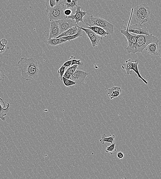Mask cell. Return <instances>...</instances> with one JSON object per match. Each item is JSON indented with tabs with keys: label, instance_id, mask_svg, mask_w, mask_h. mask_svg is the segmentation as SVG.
I'll use <instances>...</instances> for the list:
<instances>
[{
	"label": "cell",
	"instance_id": "obj_29",
	"mask_svg": "<svg viewBox=\"0 0 161 179\" xmlns=\"http://www.w3.org/2000/svg\"><path fill=\"white\" fill-rule=\"evenodd\" d=\"M74 65H78V66H80V67H83L84 64L83 62H81L80 60H77L73 59L72 60V63H71V66H72Z\"/></svg>",
	"mask_w": 161,
	"mask_h": 179
},
{
	"label": "cell",
	"instance_id": "obj_15",
	"mask_svg": "<svg viewBox=\"0 0 161 179\" xmlns=\"http://www.w3.org/2000/svg\"><path fill=\"white\" fill-rule=\"evenodd\" d=\"M80 27L78 25L71 27L70 29L66 30V31L61 33L56 38L75 35L77 32Z\"/></svg>",
	"mask_w": 161,
	"mask_h": 179
},
{
	"label": "cell",
	"instance_id": "obj_11",
	"mask_svg": "<svg viewBox=\"0 0 161 179\" xmlns=\"http://www.w3.org/2000/svg\"><path fill=\"white\" fill-rule=\"evenodd\" d=\"M60 35V30L57 21H52L51 23L50 32L48 39L56 38Z\"/></svg>",
	"mask_w": 161,
	"mask_h": 179
},
{
	"label": "cell",
	"instance_id": "obj_22",
	"mask_svg": "<svg viewBox=\"0 0 161 179\" xmlns=\"http://www.w3.org/2000/svg\"><path fill=\"white\" fill-rule=\"evenodd\" d=\"M45 4L47 7L45 10L46 12H47L50 8L55 7L57 5L55 0H46Z\"/></svg>",
	"mask_w": 161,
	"mask_h": 179
},
{
	"label": "cell",
	"instance_id": "obj_4",
	"mask_svg": "<svg viewBox=\"0 0 161 179\" xmlns=\"http://www.w3.org/2000/svg\"><path fill=\"white\" fill-rule=\"evenodd\" d=\"M158 38L153 34L137 35V52H142L147 46L152 43H159Z\"/></svg>",
	"mask_w": 161,
	"mask_h": 179
},
{
	"label": "cell",
	"instance_id": "obj_18",
	"mask_svg": "<svg viewBox=\"0 0 161 179\" xmlns=\"http://www.w3.org/2000/svg\"><path fill=\"white\" fill-rule=\"evenodd\" d=\"M115 138H116V136L114 135H111L110 134V135L109 137H107L106 135L104 134L103 135L99 141L102 144H104V143L106 142L110 143L112 144L114 143Z\"/></svg>",
	"mask_w": 161,
	"mask_h": 179
},
{
	"label": "cell",
	"instance_id": "obj_12",
	"mask_svg": "<svg viewBox=\"0 0 161 179\" xmlns=\"http://www.w3.org/2000/svg\"><path fill=\"white\" fill-rule=\"evenodd\" d=\"M5 104L3 100L0 98V119L2 121H5L6 120L5 117L8 112L10 104L9 103H7V106L6 108Z\"/></svg>",
	"mask_w": 161,
	"mask_h": 179
},
{
	"label": "cell",
	"instance_id": "obj_39",
	"mask_svg": "<svg viewBox=\"0 0 161 179\" xmlns=\"http://www.w3.org/2000/svg\"><path fill=\"white\" fill-rule=\"evenodd\" d=\"M60 1H61V0H60Z\"/></svg>",
	"mask_w": 161,
	"mask_h": 179
},
{
	"label": "cell",
	"instance_id": "obj_31",
	"mask_svg": "<svg viewBox=\"0 0 161 179\" xmlns=\"http://www.w3.org/2000/svg\"><path fill=\"white\" fill-rule=\"evenodd\" d=\"M71 63H72V60L70 59L64 63L63 66L65 67H68L71 66Z\"/></svg>",
	"mask_w": 161,
	"mask_h": 179
},
{
	"label": "cell",
	"instance_id": "obj_2",
	"mask_svg": "<svg viewBox=\"0 0 161 179\" xmlns=\"http://www.w3.org/2000/svg\"><path fill=\"white\" fill-rule=\"evenodd\" d=\"M133 8L131 9V15L129 20L128 24L126 29H123L121 30V33L123 34L126 38L127 40L128 45L126 48L127 52L129 53L135 54L137 53V35H132L128 32V28L131 22Z\"/></svg>",
	"mask_w": 161,
	"mask_h": 179
},
{
	"label": "cell",
	"instance_id": "obj_6",
	"mask_svg": "<svg viewBox=\"0 0 161 179\" xmlns=\"http://www.w3.org/2000/svg\"><path fill=\"white\" fill-rule=\"evenodd\" d=\"M146 24H135L129 25L128 32L133 34L140 35H149L150 33Z\"/></svg>",
	"mask_w": 161,
	"mask_h": 179
},
{
	"label": "cell",
	"instance_id": "obj_23",
	"mask_svg": "<svg viewBox=\"0 0 161 179\" xmlns=\"http://www.w3.org/2000/svg\"><path fill=\"white\" fill-rule=\"evenodd\" d=\"M62 81L65 86L68 88H70L71 86L76 84L75 82L70 80V79H66L64 77L63 78Z\"/></svg>",
	"mask_w": 161,
	"mask_h": 179
},
{
	"label": "cell",
	"instance_id": "obj_20",
	"mask_svg": "<svg viewBox=\"0 0 161 179\" xmlns=\"http://www.w3.org/2000/svg\"><path fill=\"white\" fill-rule=\"evenodd\" d=\"M89 39H90L92 46L94 47L98 45L100 41L103 39V37L98 35L96 34L89 38Z\"/></svg>",
	"mask_w": 161,
	"mask_h": 179
},
{
	"label": "cell",
	"instance_id": "obj_24",
	"mask_svg": "<svg viewBox=\"0 0 161 179\" xmlns=\"http://www.w3.org/2000/svg\"><path fill=\"white\" fill-rule=\"evenodd\" d=\"M116 146V143H114L113 144H112L109 146L107 147L105 150V151L107 153H109L110 154L112 155L113 154L114 152L116 151L117 150L115 148Z\"/></svg>",
	"mask_w": 161,
	"mask_h": 179
},
{
	"label": "cell",
	"instance_id": "obj_5",
	"mask_svg": "<svg viewBox=\"0 0 161 179\" xmlns=\"http://www.w3.org/2000/svg\"><path fill=\"white\" fill-rule=\"evenodd\" d=\"M64 7L63 4L57 5L48 10L47 12L50 21H58L66 19V16L64 14Z\"/></svg>",
	"mask_w": 161,
	"mask_h": 179
},
{
	"label": "cell",
	"instance_id": "obj_33",
	"mask_svg": "<svg viewBox=\"0 0 161 179\" xmlns=\"http://www.w3.org/2000/svg\"><path fill=\"white\" fill-rule=\"evenodd\" d=\"M71 76V75L70 73L66 71L64 73V74L63 77H64L66 79H70Z\"/></svg>",
	"mask_w": 161,
	"mask_h": 179
},
{
	"label": "cell",
	"instance_id": "obj_16",
	"mask_svg": "<svg viewBox=\"0 0 161 179\" xmlns=\"http://www.w3.org/2000/svg\"><path fill=\"white\" fill-rule=\"evenodd\" d=\"M87 28H89L98 35L102 37H106L107 35H109L108 32L102 28L97 26L92 27L87 26Z\"/></svg>",
	"mask_w": 161,
	"mask_h": 179
},
{
	"label": "cell",
	"instance_id": "obj_34",
	"mask_svg": "<svg viewBox=\"0 0 161 179\" xmlns=\"http://www.w3.org/2000/svg\"><path fill=\"white\" fill-rule=\"evenodd\" d=\"M0 43L4 46H6L8 43L7 41L5 39H2L0 41Z\"/></svg>",
	"mask_w": 161,
	"mask_h": 179
},
{
	"label": "cell",
	"instance_id": "obj_35",
	"mask_svg": "<svg viewBox=\"0 0 161 179\" xmlns=\"http://www.w3.org/2000/svg\"><path fill=\"white\" fill-rule=\"evenodd\" d=\"M117 157L119 160L121 159L124 157V155L122 152H120L117 153Z\"/></svg>",
	"mask_w": 161,
	"mask_h": 179
},
{
	"label": "cell",
	"instance_id": "obj_27",
	"mask_svg": "<svg viewBox=\"0 0 161 179\" xmlns=\"http://www.w3.org/2000/svg\"><path fill=\"white\" fill-rule=\"evenodd\" d=\"M78 65H74L69 67L66 70V71L68 72L71 75L75 73V72L77 70L78 68Z\"/></svg>",
	"mask_w": 161,
	"mask_h": 179
},
{
	"label": "cell",
	"instance_id": "obj_17",
	"mask_svg": "<svg viewBox=\"0 0 161 179\" xmlns=\"http://www.w3.org/2000/svg\"><path fill=\"white\" fill-rule=\"evenodd\" d=\"M67 41L62 39L61 37L58 38H53V39H48V43L52 46H56L62 44L67 42Z\"/></svg>",
	"mask_w": 161,
	"mask_h": 179
},
{
	"label": "cell",
	"instance_id": "obj_14",
	"mask_svg": "<svg viewBox=\"0 0 161 179\" xmlns=\"http://www.w3.org/2000/svg\"><path fill=\"white\" fill-rule=\"evenodd\" d=\"M108 90V94L110 99H113L119 96L122 93V89L118 86H113Z\"/></svg>",
	"mask_w": 161,
	"mask_h": 179
},
{
	"label": "cell",
	"instance_id": "obj_13",
	"mask_svg": "<svg viewBox=\"0 0 161 179\" xmlns=\"http://www.w3.org/2000/svg\"><path fill=\"white\" fill-rule=\"evenodd\" d=\"M139 61L137 59H136L134 60H133L131 66H130V70H133L134 72L136 73L137 75L136 78H137L141 79L145 84H148V82L143 78L140 75L139 69H138V65H139Z\"/></svg>",
	"mask_w": 161,
	"mask_h": 179
},
{
	"label": "cell",
	"instance_id": "obj_3",
	"mask_svg": "<svg viewBox=\"0 0 161 179\" xmlns=\"http://www.w3.org/2000/svg\"><path fill=\"white\" fill-rule=\"evenodd\" d=\"M150 13L149 7L145 3L135 7L133 11L135 19L140 24H143L149 21Z\"/></svg>",
	"mask_w": 161,
	"mask_h": 179
},
{
	"label": "cell",
	"instance_id": "obj_1",
	"mask_svg": "<svg viewBox=\"0 0 161 179\" xmlns=\"http://www.w3.org/2000/svg\"><path fill=\"white\" fill-rule=\"evenodd\" d=\"M39 62L35 58H22L17 66L20 69L22 78L24 80L29 81L38 78L39 73Z\"/></svg>",
	"mask_w": 161,
	"mask_h": 179
},
{
	"label": "cell",
	"instance_id": "obj_37",
	"mask_svg": "<svg viewBox=\"0 0 161 179\" xmlns=\"http://www.w3.org/2000/svg\"><path fill=\"white\" fill-rule=\"evenodd\" d=\"M55 1H56V2H57V5H59L60 4H62L61 3V1H60V0H55Z\"/></svg>",
	"mask_w": 161,
	"mask_h": 179
},
{
	"label": "cell",
	"instance_id": "obj_38",
	"mask_svg": "<svg viewBox=\"0 0 161 179\" xmlns=\"http://www.w3.org/2000/svg\"><path fill=\"white\" fill-rule=\"evenodd\" d=\"M65 0H61V4H62L63 3V2H64Z\"/></svg>",
	"mask_w": 161,
	"mask_h": 179
},
{
	"label": "cell",
	"instance_id": "obj_30",
	"mask_svg": "<svg viewBox=\"0 0 161 179\" xmlns=\"http://www.w3.org/2000/svg\"><path fill=\"white\" fill-rule=\"evenodd\" d=\"M5 75L4 72L0 68V81H4L5 80Z\"/></svg>",
	"mask_w": 161,
	"mask_h": 179
},
{
	"label": "cell",
	"instance_id": "obj_10",
	"mask_svg": "<svg viewBox=\"0 0 161 179\" xmlns=\"http://www.w3.org/2000/svg\"><path fill=\"white\" fill-rule=\"evenodd\" d=\"M145 49L150 55L160 57L161 50L159 48L158 43H150L146 47Z\"/></svg>",
	"mask_w": 161,
	"mask_h": 179
},
{
	"label": "cell",
	"instance_id": "obj_36",
	"mask_svg": "<svg viewBox=\"0 0 161 179\" xmlns=\"http://www.w3.org/2000/svg\"><path fill=\"white\" fill-rule=\"evenodd\" d=\"M6 50V46H4L0 43V54L3 53Z\"/></svg>",
	"mask_w": 161,
	"mask_h": 179
},
{
	"label": "cell",
	"instance_id": "obj_28",
	"mask_svg": "<svg viewBox=\"0 0 161 179\" xmlns=\"http://www.w3.org/2000/svg\"><path fill=\"white\" fill-rule=\"evenodd\" d=\"M65 66H62L58 70V73L60 74L59 78L62 81L63 80L64 74L65 73Z\"/></svg>",
	"mask_w": 161,
	"mask_h": 179
},
{
	"label": "cell",
	"instance_id": "obj_19",
	"mask_svg": "<svg viewBox=\"0 0 161 179\" xmlns=\"http://www.w3.org/2000/svg\"><path fill=\"white\" fill-rule=\"evenodd\" d=\"M82 30L80 29H80L78 30L77 33L75 35H73L67 36L62 37H61L62 39L65 40L67 41H70L71 40H73L76 39V38L80 37L82 36Z\"/></svg>",
	"mask_w": 161,
	"mask_h": 179
},
{
	"label": "cell",
	"instance_id": "obj_21",
	"mask_svg": "<svg viewBox=\"0 0 161 179\" xmlns=\"http://www.w3.org/2000/svg\"><path fill=\"white\" fill-rule=\"evenodd\" d=\"M132 60L131 59L126 61V62L122 63V68L123 69L126 70L128 75H129L132 73L130 69Z\"/></svg>",
	"mask_w": 161,
	"mask_h": 179
},
{
	"label": "cell",
	"instance_id": "obj_26",
	"mask_svg": "<svg viewBox=\"0 0 161 179\" xmlns=\"http://www.w3.org/2000/svg\"><path fill=\"white\" fill-rule=\"evenodd\" d=\"M81 29L83 30L85 32L86 34L87 35V37L89 38H90L93 36L94 35L96 34L95 32H94L93 30H91L90 29H89V28H87V29H85V28H83L82 27H80Z\"/></svg>",
	"mask_w": 161,
	"mask_h": 179
},
{
	"label": "cell",
	"instance_id": "obj_8",
	"mask_svg": "<svg viewBox=\"0 0 161 179\" xmlns=\"http://www.w3.org/2000/svg\"><path fill=\"white\" fill-rule=\"evenodd\" d=\"M81 7L80 6H77L76 11H75V14L73 15L71 14L70 16H66V19H71L74 20L75 22L77 25L79 22H83V17L86 16L87 12L83 11L81 9Z\"/></svg>",
	"mask_w": 161,
	"mask_h": 179
},
{
	"label": "cell",
	"instance_id": "obj_32",
	"mask_svg": "<svg viewBox=\"0 0 161 179\" xmlns=\"http://www.w3.org/2000/svg\"><path fill=\"white\" fill-rule=\"evenodd\" d=\"M72 11L70 9H67L64 11V14L66 16H70L71 14H72Z\"/></svg>",
	"mask_w": 161,
	"mask_h": 179
},
{
	"label": "cell",
	"instance_id": "obj_25",
	"mask_svg": "<svg viewBox=\"0 0 161 179\" xmlns=\"http://www.w3.org/2000/svg\"><path fill=\"white\" fill-rule=\"evenodd\" d=\"M78 0H72L70 3L65 4L64 6H65L67 9H73L74 8L77 6Z\"/></svg>",
	"mask_w": 161,
	"mask_h": 179
},
{
	"label": "cell",
	"instance_id": "obj_9",
	"mask_svg": "<svg viewBox=\"0 0 161 179\" xmlns=\"http://www.w3.org/2000/svg\"><path fill=\"white\" fill-rule=\"evenodd\" d=\"M88 73L82 70L77 69L70 77V80L75 82L76 84H80L85 80Z\"/></svg>",
	"mask_w": 161,
	"mask_h": 179
},
{
	"label": "cell",
	"instance_id": "obj_7",
	"mask_svg": "<svg viewBox=\"0 0 161 179\" xmlns=\"http://www.w3.org/2000/svg\"><path fill=\"white\" fill-rule=\"evenodd\" d=\"M60 30V34L66 31L71 28L78 25L74 20L64 19L57 21Z\"/></svg>",
	"mask_w": 161,
	"mask_h": 179
}]
</instances>
